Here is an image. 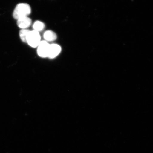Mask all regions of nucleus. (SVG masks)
Listing matches in <instances>:
<instances>
[{
	"label": "nucleus",
	"instance_id": "nucleus-8",
	"mask_svg": "<svg viewBox=\"0 0 153 153\" xmlns=\"http://www.w3.org/2000/svg\"><path fill=\"white\" fill-rule=\"evenodd\" d=\"M30 31V30L25 29H22L20 30V39L22 42L24 43H26V38L27 37L28 34Z\"/></svg>",
	"mask_w": 153,
	"mask_h": 153
},
{
	"label": "nucleus",
	"instance_id": "nucleus-2",
	"mask_svg": "<svg viewBox=\"0 0 153 153\" xmlns=\"http://www.w3.org/2000/svg\"><path fill=\"white\" fill-rule=\"evenodd\" d=\"M26 41V43L30 46L32 48L37 47L41 41L39 32L34 30H30L27 37Z\"/></svg>",
	"mask_w": 153,
	"mask_h": 153
},
{
	"label": "nucleus",
	"instance_id": "nucleus-7",
	"mask_svg": "<svg viewBox=\"0 0 153 153\" xmlns=\"http://www.w3.org/2000/svg\"><path fill=\"white\" fill-rule=\"evenodd\" d=\"M34 30L38 32L42 31L45 28V25L42 22L37 21L34 22L33 26Z\"/></svg>",
	"mask_w": 153,
	"mask_h": 153
},
{
	"label": "nucleus",
	"instance_id": "nucleus-4",
	"mask_svg": "<svg viewBox=\"0 0 153 153\" xmlns=\"http://www.w3.org/2000/svg\"><path fill=\"white\" fill-rule=\"evenodd\" d=\"M62 51V48L57 44H52L50 45L48 56L50 59L55 58L60 54Z\"/></svg>",
	"mask_w": 153,
	"mask_h": 153
},
{
	"label": "nucleus",
	"instance_id": "nucleus-6",
	"mask_svg": "<svg viewBox=\"0 0 153 153\" xmlns=\"http://www.w3.org/2000/svg\"><path fill=\"white\" fill-rule=\"evenodd\" d=\"M43 37L46 41L52 42L57 39L56 34L54 32L51 30L45 31Z\"/></svg>",
	"mask_w": 153,
	"mask_h": 153
},
{
	"label": "nucleus",
	"instance_id": "nucleus-1",
	"mask_svg": "<svg viewBox=\"0 0 153 153\" xmlns=\"http://www.w3.org/2000/svg\"><path fill=\"white\" fill-rule=\"evenodd\" d=\"M31 12L30 5L27 3H19L16 6L13 13L14 18L18 19L25 16H28Z\"/></svg>",
	"mask_w": 153,
	"mask_h": 153
},
{
	"label": "nucleus",
	"instance_id": "nucleus-3",
	"mask_svg": "<svg viewBox=\"0 0 153 153\" xmlns=\"http://www.w3.org/2000/svg\"><path fill=\"white\" fill-rule=\"evenodd\" d=\"M50 44L45 41H41L38 45L37 53L40 57L45 58L48 56Z\"/></svg>",
	"mask_w": 153,
	"mask_h": 153
},
{
	"label": "nucleus",
	"instance_id": "nucleus-5",
	"mask_svg": "<svg viewBox=\"0 0 153 153\" xmlns=\"http://www.w3.org/2000/svg\"><path fill=\"white\" fill-rule=\"evenodd\" d=\"M32 20L28 16L22 17L17 20V25L22 29H27L31 25Z\"/></svg>",
	"mask_w": 153,
	"mask_h": 153
}]
</instances>
